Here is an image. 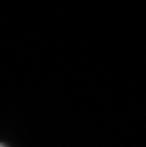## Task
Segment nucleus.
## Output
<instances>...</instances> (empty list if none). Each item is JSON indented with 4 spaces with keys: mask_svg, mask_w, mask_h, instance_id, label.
Returning <instances> with one entry per match:
<instances>
[{
    "mask_svg": "<svg viewBox=\"0 0 146 147\" xmlns=\"http://www.w3.org/2000/svg\"><path fill=\"white\" fill-rule=\"evenodd\" d=\"M0 147H5V146L4 145H0Z\"/></svg>",
    "mask_w": 146,
    "mask_h": 147,
    "instance_id": "obj_1",
    "label": "nucleus"
}]
</instances>
